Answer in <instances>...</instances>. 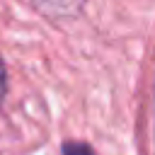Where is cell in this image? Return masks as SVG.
<instances>
[{
  "instance_id": "obj_1",
  "label": "cell",
  "mask_w": 155,
  "mask_h": 155,
  "mask_svg": "<svg viewBox=\"0 0 155 155\" xmlns=\"http://www.w3.org/2000/svg\"><path fill=\"white\" fill-rule=\"evenodd\" d=\"M82 5H85V0H36V7L51 19L75 17L82 10Z\"/></svg>"
},
{
  "instance_id": "obj_2",
  "label": "cell",
  "mask_w": 155,
  "mask_h": 155,
  "mask_svg": "<svg viewBox=\"0 0 155 155\" xmlns=\"http://www.w3.org/2000/svg\"><path fill=\"white\" fill-rule=\"evenodd\" d=\"M61 155H94V150H92L87 143H80V140H68V143H63Z\"/></svg>"
},
{
  "instance_id": "obj_3",
  "label": "cell",
  "mask_w": 155,
  "mask_h": 155,
  "mask_svg": "<svg viewBox=\"0 0 155 155\" xmlns=\"http://www.w3.org/2000/svg\"><path fill=\"white\" fill-rule=\"evenodd\" d=\"M5 90H7V73H5V65H2V61H0V102H2V97H5Z\"/></svg>"
}]
</instances>
